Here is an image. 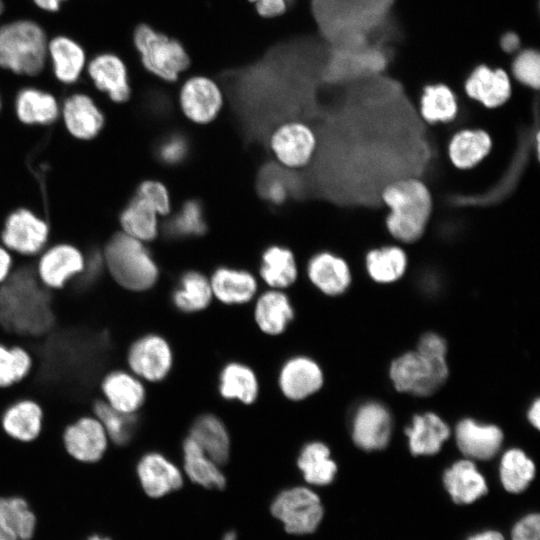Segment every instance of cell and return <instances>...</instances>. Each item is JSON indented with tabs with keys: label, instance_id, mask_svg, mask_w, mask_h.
I'll return each instance as SVG.
<instances>
[{
	"label": "cell",
	"instance_id": "cell-1",
	"mask_svg": "<svg viewBox=\"0 0 540 540\" xmlns=\"http://www.w3.org/2000/svg\"><path fill=\"white\" fill-rule=\"evenodd\" d=\"M53 290L45 287L36 269L22 265L12 270L0 284V325L15 338L38 339L55 326Z\"/></svg>",
	"mask_w": 540,
	"mask_h": 540
},
{
	"label": "cell",
	"instance_id": "cell-2",
	"mask_svg": "<svg viewBox=\"0 0 540 540\" xmlns=\"http://www.w3.org/2000/svg\"><path fill=\"white\" fill-rule=\"evenodd\" d=\"M380 199L389 210L384 224L392 239L413 244L423 237L434 209L431 190L423 180L395 179L382 188Z\"/></svg>",
	"mask_w": 540,
	"mask_h": 540
},
{
	"label": "cell",
	"instance_id": "cell-3",
	"mask_svg": "<svg viewBox=\"0 0 540 540\" xmlns=\"http://www.w3.org/2000/svg\"><path fill=\"white\" fill-rule=\"evenodd\" d=\"M131 44L141 67L164 83L178 82L192 66L185 43L148 22L134 26Z\"/></svg>",
	"mask_w": 540,
	"mask_h": 540
},
{
	"label": "cell",
	"instance_id": "cell-4",
	"mask_svg": "<svg viewBox=\"0 0 540 540\" xmlns=\"http://www.w3.org/2000/svg\"><path fill=\"white\" fill-rule=\"evenodd\" d=\"M49 36L32 18H14L0 24V69L18 76L36 77L48 65Z\"/></svg>",
	"mask_w": 540,
	"mask_h": 540
},
{
	"label": "cell",
	"instance_id": "cell-5",
	"mask_svg": "<svg viewBox=\"0 0 540 540\" xmlns=\"http://www.w3.org/2000/svg\"><path fill=\"white\" fill-rule=\"evenodd\" d=\"M319 17L337 44L371 37L383 24L393 0H319Z\"/></svg>",
	"mask_w": 540,
	"mask_h": 540
},
{
	"label": "cell",
	"instance_id": "cell-6",
	"mask_svg": "<svg viewBox=\"0 0 540 540\" xmlns=\"http://www.w3.org/2000/svg\"><path fill=\"white\" fill-rule=\"evenodd\" d=\"M103 260L113 282L125 291L143 293L158 281V265L144 242L124 232L111 237L104 249Z\"/></svg>",
	"mask_w": 540,
	"mask_h": 540
},
{
	"label": "cell",
	"instance_id": "cell-7",
	"mask_svg": "<svg viewBox=\"0 0 540 540\" xmlns=\"http://www.w3.org/2000/svg\"><path fill=\"white\" fill-rule=\"evenodd\" d=\"M448 376L445 357L419 351L407 352L390 366V378L398 391L417 396L436 392Z\"/></svg>",
	"mask_w": 540,
	"mask_h": 540
},
{
	"label": "cell",
	"instance_id": "cell-8",
	"mask_svg": "<svg viewBox=\"0 0 540 540\" xmlns=\"http://www.w3.org/2000/svg\"><path fill=\"white\" fill-rule=\"evenodd\" d=\"M177 104L188 121L196 125H208L220 115L225 95L213 77L194 73L187 75L180 83Z\"/></svg>",
	"mask_w": 540,
	"mask_h": 540
},
{
	"label": "cell",
	"instance_id": "cell-9",
	"mask_svg": "<svg viewBox=\"0 0 540 540\" xmlns=\"http://www.w3.org/2000/svg\"><path fill=\"white\" fill-rule=\"evenodd\" d=\"M126 368L145 383L164 380L173 366L169 342L160 334L145 332L129 344L125 354Z\"/></svg>",
	"mask_w": 540,
	"mask_h": 540
},
{
	"label": "cell",
	"instance_id": "cell-10",
	"mask_svg": "<svg viewBox=\"0 0 540 540\" xmlns=\"http://www.w3.org/2000/svg\"><path fill=\"white\" fill-rule=\"evenodd\" d=\"M271 513L290 534H309L316 530L323 517L319 496L307 487H293L279 493L271 505Z\"/></svg>",
	"mask_w": 540,
	"mask_h": 540
},
{
	"label": "cell",
	"instance_id": "cell-11",
	"mask_svg": "<svg viewBox=\"0 0 540 540\" xmlns=\"http://www.w3.org/2000/svg\"><path fill=\"white\" fill-rule=\"evenodd\" d=\"M268 145L274 159L282 167L294 170L311 162L317 150L318 139L307 123L288 120L271 132Z\"/></svg>",
	"mask_w": 540,
	"mask_h": 540
},
{
	"label": "cell",
	"instance_id": "cell-12",
	"mask_svg": "<svg viewBox=\"0 0 540 540\" xmlns=\"http://www.w3.org/2000/svg\"><path fill=\"white\" fill-rule=\"evenodd\" d=\"M86 74L94 87L114 103H125L132 95L129 67L115 51L103 50L88 59Z\"/></svg>",
	"mask_w": 540,
	"mask_h": 540
},
{
	"label": "cell",
	"instance_id": "cell-13",
	"mask_svg": "<svg viewBox=\"0 0 540 540\" xmlns=\"http://www.w3.org/2000/svg\"><path fill=\"white\" fill-rule=\"evenodd\" d=\"M67 454L81 463H96L106 453L110 443L107 434L94 415H84L68 424L62 433Z\"/></svg>",
	"mask_w": 540,
	"mask_h": 540
},
{
	"label": "cell",
	"instance_id": "cell-14",
	"mask_svg": "<svg viewBox=\"0 0 540 540\" xmlns=\"http://www.w3.org/2000/svg\"><path fill=\"white\" fill-rule=\"evenodd\" d=\"M99 391L110 407L126 414L139 412L148 398L145 382L127 368L106 372L100 380Z\"/></svg>",
	"mask_w": 540,
	"mask_h": 540
},
{
	"label": "cell",
	"instance_id": "cell-15",
	"mask_svg": "<svg viewBox=\"0 0 540 540\" xmlns=\"http://www.w3.org/2000/svg\"><path fill=\"white\" fill-rule=\"evenodd\" d=\"M135 472L141 488L152 498H159L178 490L183 484L179 468L157 451L141 454L137 459Z\"/></svg>",
	"mask_w": 540,
	"mask_h": 540
},
{
	"label": "cell",
	"instance_id": "cell-16",
	"mask_svg": "<svg viewBox=\"0 0 540 540\" xmlns=\"http://www.w3.org/2000/svg\"><path fill=\"white\" fill-rule=\"evenodd\" d=\"M47 59L55 79L72 85L85 72L89 58L82 43L71 35L59 33L49 37Z\"/></svg>",
	"mask_w": 540,
	"mask_h": 540
},
{
	"label": "cell",
	"instance_id": "cell-17",
	"mask_svg": "<svg viewBox=\"0 0 540 540\" xmlns=\"http://www.w3.org/2000/svg\"><path fill=\"white\" fill-rule=\"evenodd\" d=\"M278 385L287 399L301 401L322 387L323 372L313 359L303 355L293 356L281 366Z\"/></svg>",
	"mask_w": 540,
	"mask_h": 540
},
{
	"label": "cell",
	"instance_id": "cell-18",
	"mask_svg": "<svg viewBox=\"0 0 540 540\" xmlns=\"http://www.w3.org/2000/svg\"><path fill=\"white\" fill-rule=\"evenodd\" d=\"M48 233L45 221L27 209H19L7 218L2 240L8 248L31 255L42 249Z\"/></svg>",
	"mask_w": 540,
	"mask_h": 540
},
{
	"label": "cell",
	"instance_id": "cell-19",
	"mask_svg": "<svg viewBox=\"0 0 540 540\" xmlns=\"http://www.w3.org/2000/svg\"><path fill=\"white\" fill-rule=\"evenodd\" d=\"M391 427L388 410L379 403L368 402L360 406L353 417L352 438L363 450H380L389 442Z\"/></svg>",
	"mask_w": 540,
	"mask_h": 540
},
{
	"label": "cell",
	"instance_id": "cell-20",
	"mask_svg": "<svg viewBox=\"0 0 540 540\" xmlns=\"http://www.w3.org/2000/svg\"><path fill=\"white\" fill-rule=\"evenodd\" d=\"M85 257L70 245L61 244L49 249L39 260L36 273L50 290L63 289L84 268Z\"/></svg>",
	"mask_w": 540,
	"mask_h": 540
},
{
	"label": "cell",
	"instance_id": "cell-21",
	"mask_svg": "<svg viewBox=\"0 0 540 540\" xmlns=\"http://www.w3.org/2000/svg\"><path fill=\"white\" fill-rule=\"evenodd\" d=\"M306 272L310 282L328 296L343 294L352 281L348 262L340 255L326 250L317 252L309 259Z\"/></svg>",
	"mask_w": 540,
	"mask_h": 540
},
{
	"label": "cell",
	"instance_id": "cell-22",
	"mask_svg": "<svg viewBox=\"0 0 540 540\" xmlns=\"http://www.w3.org/2000/svg\"><path fill=\"white\" fill-rule=\"evenodd\" d=\"M464 90L469 98L485 108L495 109L508 101L512 86L504 70L480 65L465 81Z\"/></svg>",
	"mask_w": 540,
	"mask_h": 540
},
{
	"label": "cell",
	"instance_id": "cell-23",
	"mask_svg": "<svg viewBox=\"0 0 540 540\" xmlns=\"http://www.w3.org/2000/svg\"><path fill=\"white\" fill-rule=\"evenodd\" d=\"M492 148L493 139L485 129L463 128L450 138L447 155L455 168L469 170L482 163Z\"/></svg>",
	"mask_w": 540,
	"mask_h": 540
},
{
	"label": "cell",
	"instance_id": "cell-24",
	"mask_svg": "<svg viewBox=\"0 0 540 540\" xmlns=\"http://www.w3.org/2000/svg\"><path fill=\"white\" fill-rule=\"evenodd\" d=\"M43 409L32 398H20L10 403L1 415V427L5 434L22 443L34 441L43 426Z\"/></svg>",
	"mask_w": 540,
	"mask_h": 540
},
{
	"label": "cell",
	"instance_id": "cell-25",
	"mask_svg": "<svg viewBox=\"0 0 540 540\" xmlns=\"http://www.w3.org/2000/svg\"><path fill=\"white\" fill-rule=\"evenodd\" d=\"M459 450L467 457L488 460L499 451L503 433L495 425L480 424L472 419H463L455 430Z\"/></svg>",
	"mask_w": 540,
	"mask_h": 540
},
{
	"label": "cell",
	"instance_id": "cell-26",
	"mask_svg": "<svg viewBox=\"0 0 540 540\" xmlns=\"http://www.w3.org/2000/svg\"><path fill=\"white\" fill-rule=\"evenodd\" d=\"M209 280L213 297L226 305L246 304L258 290L257 279L244 269L221 266L214 270Z\"/></svg>",
	"mask_w": 540,
	"mask_h": 540
},
{
	"label": "cell",
	"instance_id": "cell-27",
	"mask_svg": "<svg viewBox=\"0 0 540 540\" xmlns=\"http://www.w3.org/2000/svg\"><path fill=\"white\" fill-rule=\"evenodd\" d=\"M62 115L66 128L80 139L93 138L104 124V116L94 100L81 92L73 93L64 100Z\"/></svg>",
	"mask_w": 540,
	"mask_h": 540
},
{
	"label": "cell",
	"instance_id": "cell-28",
	"mask_svg": "<svg viewBox=\"0 0 540 540\" xmlns=\"http://www.w3.org/2000/svg\"><path fill=\"white\" fill-rule=\"evenodd\" d=\"M188 436L219 466L229 460L230 436L218 416L212 413L199 415L193 421Z\"/></svg>",
	"mask_w": 540,
	"mask_h": 540
},
{
	"label": "cell",
	"instance_id": "cell-29",
	"mask_svg": "<svg viewBox=\"0 0 540 540\" xmlns=\"http://www.w3.org/2000/svg\"><path fill=\"white\" fill-rule=\"evenodd\" d=\"M295 311L286 293L279 289L263 292L256 300L254 320L265 334H282L294 319Z\"/></svg>",
	"mask_w": 540,
	"mask_h": 540
},
{
	"label": "cell",
	"instance_id": "cell-30",
	"mask_svg": "<svg viewBox=\"0 0 540 540\" xmlns=\"http://www.w3.org/2000/svg\"><path fill=\"white\" fill-rule=\"evenodd\" d=\"M443 483L457 504L473 503L488 491L485 478L470 460L455 462L444 472Z\"/></svg>",
	"mask_w": 540,
	"mask_h": 540
},
{
	"label": "cell",
	"instance_id": "cell-31",
	"mask_svg": "<svg viewBox=\"0 0 540 540\" xmlns=\"http://www.w3.org/2000/svg\"><path fill=\"white\" fill-rule=\"evenodd\" d=\"M92 415L102 424L111 446H129L141 428L140 412L133 414L119 412L110 407L102 397L93 402Z\"/></svg>",
	"mask_w": 540,
	"mask_h": 540
},
{
	"label": "cell",
	"instance_id": "cell-32",
	"mask_svg": "<svg viewBox=\"0 0 540 540\" xmlns=\"http://www.w3.org/2000/svg\"><path fill=\"white\" fill-rule=\"evenodd\" d=\"M405 432L414 455L436 454L450 436L448 425L434 413L415 415Z\"/></svg>",
	"mask_w": 540,
	"mask_h": 540
},
{
	"label": "cell",
	"instance_id": "cell-33",
	"mask_svg": "<svg viewBox=\"0 0 540 540\" xmlns=\"http://www.w3.org/2000/svg\"><path fill=\"white\" fill-rule=\"evenodd\" d=\"M298 265L291 249L271 245L261 255L259 274L267 286L272 289H285L293 285L298 278Z\"/></svg>",
	"mask_w": 540,
	"mask_h": 540
},
{
	"label": "cell",
	"instance_id": "cell-34",
	"mask_svg": "<svg viewBox=\"0 0 540 540\" xmlns=\"http://www.w3.org/2000/svg\"><path fill=\"white\" fill-rule=\"evenodd\" d=\"M365 269L379 284H390L401 279L408 267L406 251L398 245H385L370 249L365 254Z\"/></svg>",
	"mask_w": 540,
	"mask_h": 540
},
{
	"label": "cell",
	"instance_id": "cell-35",
	"mask_svg": "<svg viewBox=\"0 0 540 540\" xmlns=\"http://www.w3.org/2000/svg\"><path fill=\"white\" fill-rule=\"evenodd\" d=\"M219 393L226 400L251 405L259 395L258 378L255 372L243 363H227L219 375Z\"/></svg>",
	"mask_w": 540,
	"mask_h": 540
},
{
	"label": "cell",
	"instance_id": "cell-36",
	"mask_svg": "<svg viewBox=\"0 0 540 540\" xmlns=\"http://www.w3.org/2000/svg\"><path fill=\"white\" fill-rule=\"evenodd\" d=\"M35 524V516L25 499L0 497V540H29Z\"/></svg>",
	"mask_w": 540,
	"mask_h": 540
},
{
	"label": "cell",
	"instance_id": "cell-37",
	"mask_svg": "<svg viewBox=\"0 0 540 540\" xmlns=\"http://www.w3.org/2000/svg\"><path fill=\"white\" fill-rule=\"evenodd\" d=\"M15 111L26 124H49L59 115L55 96L37 87H24L16 95Z\"/></svg>",
	"mask_w": 540,
	"mask_h": 540
},
{
	"label": "cell",
	"instance_id": "cell-38",
	"mask_svg": "<svg viewBox=\"0 0 540 540\" xmlns=\"http://www.w3.org/2000/svg\"><path fill=\"white\" fill-rule=\"evenodd\" d=\"M183 466L189 479L208 489H223L226 478L219 465L208 457L189 436L182 443Z\"/></svg>",
	"mask_w": 540,
	"mask_h": 540
},
{
	"label": "cell",
	"instance_id": "cell-39",
	"mask_svg": "<svg viewBox=\"0 0 540 540\" xmlns=\"http://www.w3.org/2000/svg\"><path fill=\"white\" fill-rule=\"evenodd\" d=\"M213 298L210 280L199 271H187L179 279L172 293V302L183 313H196L206 309Z\"/></svg>",
	"mask_w": 540,
	"mask_h": 540
},
{
	"label": "cell",
	"instance_id": "cell-40",
	"mask_svg": "<svg viewBox=\"0 0 540 540\" xmlns=\"http://www.w3.org/2000/svg\"><path fill=\"white\" fill-rule=\"evenodd\" d=\"M297 466L306 482L316 486L330 484L337 473V465L330 457L328 446L319 441L309 442L302 447Z\"/></svg>",
	"mask_w": 540,
	"mask_h": 540
},
{
	"label": "cell",
	"instance_id": "cell-41",
	"mask_svg": "<svg viewBox=\"0 0 540 540\" xmlns=\"http://www.w3.org/2000/svg\"><path fill=\"white\" fill-rule=\"evenodd\" d=\"M419 112L428 124H447L459 112L458 100L453 90L445 84H432L423 89Z\"/></svg>",
	"mask_w": 540,
	"mask_h": 540
},
{
	"label": "cell",
	"instance_id": "cell-42",
	"mask_svg": "<svg viewBox=\"0 0 540 540\" xmlns=\"http://www.w3.org/2000/svg\"><path fill=\"white\" fill-rule=\"evenodd\" d=\"M158 217L157 212L145 200L135 195L122 211L120 223L124 233L145 243L157 238Z\"/></svg>",
	"mask_w": 540,
	"mask_h": 540
},
{
	"label": "cell",
	"instance_id": "cell-43",
	"mask_svg": "<svg viewBox=\"0 0 540 540\" xmlns=\"http://www.w3.org/2000/svg\"><path fill=\"white\" fill-rule=\"evenodd\" d=\"M535 475V465L520 449L506 451L501 459L500 480L506 491L520 493Z\"/></svg>",
	"mask_w": 540,
	"mask_h": 540
},
{
	"label": "cell",
	"instance_id": "cell-44",
	"mask_svg": "<svg viewBox=\"0 0 540 540\" xmlns=\"http://www.w3.org/2000/svg\"><path fill=\"white\" fill-rule=\"evenodd\" d=\"M32 365L31 353L24 346L0 343V388H8L24 380Z\"/></svg>",
	"mask_w": 540,
	"mask_h": 540
},
{
	"label": "cell",
	"instance_id": "cell-45",
	"mask_svg": "<svg viewBox=\"0 0 540 540\" xmlns=\"http://www.w3.org/2000/svg\"><path fill=\"white\" fill-rule=\"evenodd\" d=\"M171 231L178 235H200L205 231L203 210L195 200L187 201L170 222Z\"/></svg>",
	"mask_w": 540,
	"mask_h": 540
},
{
	"label": "cell",
	"instance_id": "cell-46",
	"mask_svg": "<svg viewBox=\"0 0 540 540\" xmlns=\"http://www.w3.org/2000/svg\"><path fill=\"white\" fill-rule=\"evenodd\" d=\"M513 73L523 85L538 89L540 84V58L534 50L521 52L513 63Z\"/></svg>",
	"mask_w": 540,
	"mask_h": 540
},
{
	"label": "cell",
	"instance_id": "cell-47",
	"mask_svg": "<svg viewBox=\"0 0 540 540\" xmlns=\"http://www.w3.org/2000/svg\"><path fill=\"white\" fill-rule=\"evenodd\" d=\"M136 196L145 200L159 216L168 215L171 211V198L167 187L157 180L142 182Z\"/></svg>",
	"mask_w": 540,
	"mask_h": 540
},
{
	"label": "cell",
	"instance_id": "cell-48",
	"mask_svg": "<svg viewBox=\"0 0 540 540\" xmlns=\"http://www.w3.org/2000/svg\"><path fill=\"white\" fill-rule=\"evenodd\" d=\"M188 154V143L181 135H170L165 138L158 148L159 158L168 165H176L183 161Z\"/></svg>",
	"mask_w": 540,
	"mask_h": 540
},
{
	"label": "cell",
	"instance_id": "cell-49",
	"mask_svg": "<svg viewBox=\"0 0 540 540\" xmlns=\"http://www.w3.org/2000/svg\"><path fill=\"white\" fill-rule=\"evenodd\" d=\"M255 14L264 20L284 16L290 8L287 0H245Z\"/></svg>",
	"mask_w": 540,
	"mask_h": 540
},
{
	"label": "cell",
	"instance_id": "cell-50",
	"mask_svg": "<svg viewBox=\"0 0 540 540\" xmlns=\"http://www.w3.org/2000/svg\"><path fill=\"white\" fill-rule=\"evenodd\" d=\"M512 540H540L539 514H528L519 520L512 529Z\"/></svg>",
	"mask_w": 540,
	"mask_h": 540
},
{
	"label": "cell",
	"instance_id": "cell-51",
	"mask_svg": "<svg viewBox=\"0 0 540 540\" xmlns=\"http://www.w3.org/2000/svg\"><path fill=\"white\" fill-rule=\"evenodd\" d=\"M417 351L439 357L446 355V343L442 337L435 333L423 335L419 341Z\"/></svg>",
	"mask_w": 540,
	"mask_h": 540
},
{
	"label": "cell",
	"instance_id": "cell-52",
	"mask_svg": "<svg viewBox=\"0 0 540 540\" xmlns=\"http://www.w3.org/2000/svg\"><path fill=\"white\" fill-rule=\"evenodd\" d=\"M69 0H31L34 7L46 14H56L61 11Z\"/></svg>",
	"mask_w": 540,
	"mask_h": 540
},
{
	"label": "cell",
	"instance_id": "cell-53",
	"mask_svg": "<svg viewBox=\"0 0 540 540\" xmlns=\"http://www.w3.org/2000/svg\"><path fill=\"white\" fill-rule=\"evenodd\" d=\"M12 268V260L9 253L0 247V284L9 276Z\"/></svg>",
	"mask_w": 540,
	"mask_h": 540
},
{
	"label": "cell",
	"instance_id": "cell-54",
	"mask_svg": "<svg viewBox=\"0 0 540 540\" xmlns=\"http://www.w3.org/2000/svg\"><path fill=\"white\" fill-rule=\"evenodd\" d=\"M501 47L506 52L516 51L520 45V40L517 34L508 32L501 38Z\"/></svg>",
	"mask_w": 540,
	"mask_h": 540
},
{
	"label": "cell",
	"instance_id": "cell-55",
	"mask_svg": "<svg viewBox=\"0 0 540 540\" xmlns=\"http://www.w3.org/2000/svg\"><path fill=\"white\" fill-rule=\"evenodd\" d=\"M528 419L534 427L539 429L540 427V401L539 399H536L531 405L528 411Z\"/></svg>",
	"mask_w": 540,
	"mask_h": 540
},
{
	"label": "cell",
	"instance_id": "cell-56",
	"mask_svg": "<svg viewBox=\"0 0 540 540\" xmlns=\"http://www.w3.org/2000/svg\"><path fill=\"white\" fill-rule=\"evenodd\" d=\"M467 540H505L504 536L494 530H488L481 533H477L475 535H472Z\"/></svg>",
	"mask_w": 540,
	"mask_h": 540
},
{
	"label": "cell",
	"instance_id": "cell-57",
	"mask_svg": "<svg viewBox=\"0 0 540 540\" xmlns=\"http://www.w3.org/2000/svg\"><path fill=\"white\" fill-rule=\"evenodd\" d=\"M223 540H236V534L234 532H228L224 535Z\"/></svg>",
	"mask_w": 540,
	"mask_h": 540
},
{
	"label": "cell",
	"instance_id": "cell-58",
	"mask_svg": "<svg viewBox=\"0 0 540 540\" xmlns=\"http://www.w3.org/2000/svg\"><path fill=\"white\" fill-rule=\"evenodd\" d=\"M5 10H6L5 2L3 0H0V24H1V18L3 14L5 13Z\"/></svg>",
	"mask_w": 540,
	"mask_h": 540
},
{
	"label": "cell",
	"instance_id": "cell-59",
	"mask_svg": "<svg viewBox=\"0 0 540 540\" xmlns=\"http://www.w3.org/2000/svg\"><path fill=\"white\" fill-rule=\"evenodd\" d=\"M89 540H109V539L101 538L99 536H93V537H90Z\"/></svg>",
	"mask_w": 540,
	"mask_h": 540
},
{
	"label": "cell",
	"instance_id": "cell-60",
	"mask_svg": "<svg viewBox=\"0 0 540 540\" xmlns=\"http://www.w3.org/2000/svg\"><path fill=\"white\" fill-rule=\"evenodd\" d=\"M287 2L289 3V5H291L292 0H287Z\"/></svg>",
	"mask_w": 540,
	"mask_h": 540
},
{
	"label": "cell",
	"instance_id": "cell-61",
	"mask_svg": "<svg viewBox=\"0 0 540 540\" xmlns=\"http://www.w3.org/2000/svg\"><path fill=\"white\" fill-rule=\"evenodd\" d=\"M0 107H1V99H0Z\"/></svg>",
	"mask_w": 540,
	"mask_h": 540
}]
</instances>
